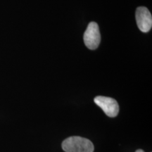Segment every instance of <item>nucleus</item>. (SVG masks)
I'll list each match as a JSON object with an SVG mask.
<instances>
[{
	"label": "nucleus",
	"mask_w": 152,
	"mask_h": 152,
	"mask_svg": "<svg viewBox=\"0 0 152 152\" xmlns=\"http://www.w3.org/2000/svg\"><path fill=\"white\" fill-rule=\"evenodd\" d=\"M101 41L99 28L96 23L91 22L84 33L85 46L91 50H94L99 47Z\"/></svg>",
	"instance_id": "obj_2"
},
{
	"label": "nucleus",
	"mask_w": 152,
	"mask_h": 152,
	"mask_svg": "<svg viewBox=\"0 0 152 152\" xmlns=\"http://www.w3.org/2000/svg\"><path fill=\"white\" fill-rule=\"evenodd\" d=\"M62 148L65 152H93L94 149L90 140L79 136L66 139L62 143Z\"/></svg>",
	"instance_id": "obj_1"
},
{
	"label": "nucleus",
	"mask_w": 152,
	"mask_h": 152,
	"mask_svg": "<svg viewBox=\"0 0 152 152\" xmlns=\"http://www.w3.org/2000/svg\"><path fill=\"white\" fill-rule=\"evenodd\" d=\"M135 152H144V151H143V150H142V149H138V150H137Z\"/></svg>",
	"instance_id": "obj_5"
},
{
	"label": "nucleus",
	"mask_w": 152,
	"mask_h": 152,
	"mask_svg": "<svg viewBox=\"0 0 152 152\" xmlns=\"http://www.w3.org/2000/svg\"><path fill=\"white\" fill-rule=\"evenodd\" d=\"M94 103L103 110L107 116L114 118L119 112V105L117 101L107 96H97L94 98Z\"/></svg>",
	"instance_id": "obj_3"
},
{
	"label": "nucleus",
	"mask_w": 152,
	"mask_h": 152,
	"mask_svg": "<svg viewBox=\"0 0 152 152\" xmlns=\"http://www.w3.org/2000/svg\"><path fill=\"white\" fill-rule=\"evenodd\" d=\"M136 21L139 29L143 33H148L152 27V16L147 8L138 7L136 11Z\"/></svg>",
	"instance_id": "obj_4"
}]
</instances>
